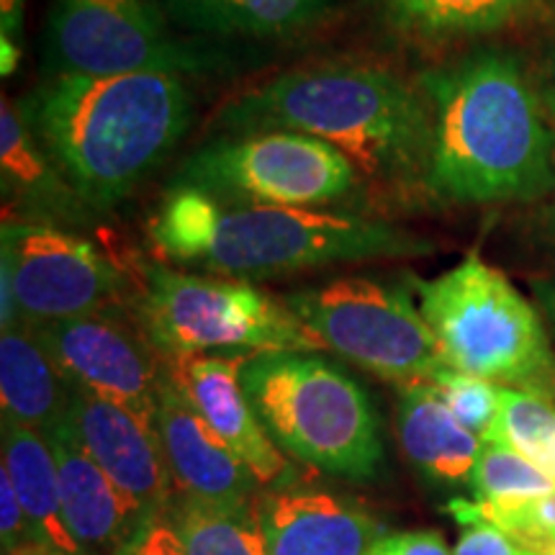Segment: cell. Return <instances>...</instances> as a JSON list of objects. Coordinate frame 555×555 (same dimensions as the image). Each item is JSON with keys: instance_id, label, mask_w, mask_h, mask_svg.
Listing matches in <instances>:
<instances>
[{"instance_id": "cell-28", "label": "cell", "mask_w": 555, "mask_h": 555, "mask_svg": "<svg viewBox=\"0 0 555 555\" xmlns=\"http://www.w3.org/2000/svg\"><path fill=\"white\" fill-rule=\"evenodd\" d=\"M0 543H3V555L24 551V547L39 543L29 519L24 515V506L18 502L11 476L3 468H0Z\"/></svg>"}, {"instance_id": "cell-16", "label": "cell", "mask_w": 555, "mask_h": 555, "mask_svg": "<svg viewBox=\"0 0 555 555\" xmlns=\"http://www.w3.org/2000/svg\"><path fill=\"white\" fill-rule=\"evenodd\" d=\"M157 433L178 494L214 504L253 502L255 476L172 386L170 376L159 388Z\"/></svg>"}, {"instance_id": "cell-12", "label": "cell", "mask_w": 555, "mask_h": 555, "mask_svg": "<svg viewBox=\"0 0 555 555\" xmlns=\"http://www.w3.org/2000/svg\"><path fill=\"white\" fill-rule=\"evenodd\" d=\"M69 386L127 406L157 425L159 388L168 363L157 356L142 327L114 311H99L31 327Z\"/></svg>"}, {"instance_id": "cell-19", "label": "cell", "mask_w": 555, "mask_h": 555, "mask_svg": "<svg viewBox=\"0 0 555 555\" xmlns=\"http://www.w3.org/2000/svg\"><path fill=\"white\" fill-rule=\"evenodd\" d=\"M73 388L52 363L31 327L3 330L0 335V409L3 422L52 433L69 412Z\"/></svg>"}, {"instance_id": "cell-7", "label": "cell", "mask_w": 555, "mask_h": 555, "mask_svg": "<svg viewBox=\"0 0 555 555\" xmlns=\"http://www.w3.org/2000/svg\"><path fill=\"white\" fill-rule=\"evenodd\" d=\"M139 327L168 360L185 356H262L327 350L286 298L249 281L150 266L137 304Z\"/></svg>"}, {"instance_id": "cell-29", "label": "cell", "mask_w": 555, "mask_h": 555, "mask_svg": "<svg viewBox=\"0 0 555 555\" xmlns=\"http://www.w3.org/2000/svg\"><path fill=\"white\" fill-rule=\"evenodd\" d=\"M453 555H540L491 525H468L457 538Z\"/></svg>"}, {"instance_id": "cell-35", "label": "cell", "mask_w": 555, "mask_h": 555, "mask_svg": "<svg viewBox=\"0 0 555 555\" xmlns=\"http://www.w3.org/2000/svg\"><path fill=\"white\" fill-rule=\"evenodd\" d=\"M0 47H3V75H11L18 62V44L16 41L0 37Z\"/></svg>"}, {"instance_id": "cell-9", "label": "cell", "mask_w": 555, "mask_h": 555, "mask_svg": "<svg viewBox=\"0 0 555 555\" xmlns=\"http://www.w3.org/2000/svg\"><path fill=\"white\" fill-rule=\"evenodd\" d=\"M358 170L322 139L298 131H242L189 157L176 185L255 206L309 208L339 204L358 189Z\"/></svg>"}, {"instance_id": "cell-23", "label": "cell", "mask_w": 555, "mask_h": 555, "mask_svg": "<svg viewBox=\"0 0 555 555\" xmlns=\"http://www.w3.org/2000/svg\"><path fill=\"white\" fill-rule=\"evenodd\" d=\"M386 18L416 39H457L515 26L551 0H378Z\"/></svg>"}, {"instance_id": "cell-4", "label": "cell", "mask_w": 555, "mask_h": 555, "mask_svg": "<svg viewBox=\"0 0 555 555\" xmlns=\"http://www.w3.org/2000/svg\"><path fill=\"white\" fill-rule=\"evenodd\" d=\"M150 240L180 268L234 281L433 253L425 240L384 219L240 204L189 185H172L163 198L150 221Z\"/></svg>"}, {"instance_id": "cell-36", "label": "cell", "mask_w": 555, "mask_h": 555, "mask_svg": "<svg viewBox=\"0 0 555 555\" xmlns=\"http://www.w3.org/2000/svg\"><path fill=\"white\" fill-rule=\"evenodd\" d=\"M9 555H62V553L52 551V547H47L41 543H34L29 547H24V551H16V553H9Z\"/></svg>"}, {"instance_id": "cell-26", "label": "cell", "mask_w": 555, "mask_h": 555, "mask_svg": "<svg viewBox=\"0 0 555 555\" xmlns=\"http://www.w3.org/2000/svg\"><path fill=\"white\" fill-rule=\"evenodd\" d=\"M470 491L476 502H506V499L540 496L555 483L515 450L481 442V453L470 474Z\"/></svg>"}, {"instance_id": "cell-32", "label": "cell", "mask_w": 555, "mask_h": 555, "mask_svg": "<svg viewBox=\"0 0 555 555\" xmlns=\"http://www.w3.org/2000/svg\"><path fill=\"white\" fill-rule=\"evenodd\" d=\"M535 88H538L540 101H543L547 119L555 121V41L545 50L543 60H540L538 75H535Z\"/></svg>"}, {"instance_id": "cell-10", "label": "cell", "mask_w": 555, "mask_h": 555, "mask_svg": "<svg viewBox=\"0 0 555 555\" xmlns=\"http://www.w3.org/2000/svg\"><path fill=\"white\" fill-rule=\"evenodd\" d=\"M0 273L11 278L26 327L114 311L124 294V275L108 255L47 221H3Z\"/></svg>"}, {"instance_id": "cell-3", "label": "cell", "mask_w": 555, "mask_h": 555, "mask_svg": "<svg viewBox=\"0 0 555 555\" xmlns=\"http://www.w3.org/2000/svg\"><path fill=\"white\" fill-rule=\"evenodd\" d=\"M219 124L237 134L283 129L317 137L376 189H420L427 196V99L386 67L343 62L296 69L227 103Z\"/></svg>"}, {"instance_id": "cell-18", "label": "cell", "mask_w": 555, "mask_h": 555, "mask_svg": "<svg viewBox=\"0 0 555 555\" xmlns=\"http://www.w3.org/2000/svg\"><path fill=\"white\" fill-rule=\"evenodd\" d=\"M397 435L406 461L429 481L448 486L470 481L481 440L450 414L433 384L401 388Z\"/></svg>"}, {"instance_id": "cell-17", "label": "cell", "mask_w": 555, "mask_h": 555, "mask_svg": "<svg viewBox=\"0 0 555 555\" xmlns=\"http://www.w3.org/2000/svg\"><path fill=\"white\" fill-rule=\"evenodd\" d=\"M268 555H367L384 538L367 512L324 491L260 496Z\"/></svg>"}, {"instance_id": "cell-24", "label": "cell", "mask_w": 555, "mask_h": 555, "mask_svg": "<svg viewBox=\"0 0 555 555\" xmlns=\"http://www.w3.org/2000/svg\"><path fill=\"white\" fill-rule=\"evenodd\" d=\"M185 555H268L260 496L249 504H214L176 494L163 515Z\"/></svg>"}, {"instance_id": "cell-11", "label": "cell", "mask_w": 555, "mask_h": 555, "mask_svg": "<svg viewBox=\"0 0 555 555\" xmlns=\"http://www.w3.org/2000/svg\"><path fill=\"white\" fill-rule=\"evenodd\" d=\"M52 75L176 73L196 65L170 37L157 0H54Z\"/></svg>"}, {"instance_id": "cell-2", "label": "cell", "mask_w": 555, "mask_h": 555, "mask_svg": "<svg viewBox=\"0 0 555 555\" xmlns=\"http://www.w3.org/2000/svg\"><path fill=\"white\" fill-rule=\"evenodd\" d=\"M21 114L90 211H111L185 134L191 99L176 73L50 75Z\"/></svg>"}, {"instance_id": "cell-38", "label": "cell", "mask_w": 555, "mask_h": 555, "mask_svg": "<svg viewBox=\"0 0 555 555\" xmlns=\"http://www.w3.org/2000/svg\"><path fill=\"white\" fill-rule=\"evenodd\" d=\"M543 555H555V540H551V543H547V547H545V553Z\"/></svg>"}, {"instance_id": "cell-31", "label": "cell", "mask_w": 555, "mask_h": 555, "mask_svg": "<svg viewBox=\"0 0 555 555\" xmlns=\"http://www.w3.org/2000/svg\"><path fill=\"white\" fill-rule=\"evenodd\" d=\"M124 551L127 555H185L183 543L163 519H152Z\"/></svg>"}, {"instance_id": "cell-25", "label": "cell", "mask_w": 555, "mask_h": 555, "mask_svg": "<svg viewBox=\"0 0 555 555\" xmlns=\"http://www.w3.org/2000/svg\"><path fill=\"white\" fill-rule=\"evenodd\" d=\"M483 442L515 450L555 483V404L551 399L502 388L496 422Z\"/></svg>"}, {"instance_id": "cell-14", "label": "cell", "mask_w": 555, "mask_h": 555, "mask_svg": "<svg viewBox=\"0 0 555 555\" xmlns=\"http://www.w3.org/2000/svg\"><path fill=\"white\" fill-rule=\"evenodd\" d=\"M249 356H185L168 360V376L185 401L208 422L245 463L258 483H278L288 476L286 455L249 404L242 386V365Z\"/></svg>"}, {"instance_id": "cell-30", "label": "cell", "mask_w": 555, "mask_h": 555, "mask_svg": "<svg viewBox=\"0 0 555 555\" xmlns=\"http://www.w3.org/2000/svg\"><path fill=\"white\" fill-rule=\"evenodd\" d=\"M367 555H453L440 532L414 530L384 535Z\"/></svg>"}, {"instance_id": "cell-13", "label": "cell", "mask_w": 555, "mask_h": 555, "mask_svg": "<svg viewBox=\"0 0 555 555\" xmlns=\"http://www.w3.org/2000/svg\"><path fill=\"white\" fill-rule=\"evenodd\" d=\"M69 388L73 393L67 416L90 457L150 522L163 519L178 491L157 425L129 412L127 406L99 399L75 386Z\"/></svg>"}, {"instance_id": "cell-33", "label": "cell", "mask_w": 555, "mask_h": 555, "mask_svg": "<svg viewBox=\"0 0 555 555\" xmlns=\"http://www.w3.org/2000/svg\"><path fill=\"white\" fill-rule=\"evenodd\" d=\"M21 18H24V0H3V5H0L3 34H0V37L16 41L21 34Z\"/></svg>"}, {"instance_id": "cell-6", "label": "cell", "mask_w": 555, "mask_h": 555, "mask_svg": "<svg viewBox=\"0 0 555 555\" xmlns=\"http://www.w3.org/2000/svg\"><path fill=\"white\" fill-rule=\"evenodd\" d=\"M414 288L448 367L555 399V350L543 317L502 270L470 255Z\"/></svg>"}, {"instance_id": "cell-34", "label": "cell", "mask_w": 555, "mask_h": 555, "mask_svg": "<svg viewBox=\"0 0 555 555\" xmlns=\"http://www.w3.org/2000/svg\"><path fill=\"white\" fill-rule=\"evenodd\" d=\"M535 296L540 301V309L545 311L547 322H551L553 330H555V278H551V281H538L535 283Z\"/></svg>"}, {"instance_id": "cell-5", "label": "cell", "mask_w": 555, "mask_h": 555, "mask_svg": "<svg viewBox=\"0 0 555 555\" xmlns=\"http://www.w3.org/2000/svg\"><path fill=\"white\" fill-rule=\"evenodd\" d=\"M242 386L266 433L296 461L356 481L376 476V406L345 367L317 352H262L245 360Z\"/></svg>"}, {"instance_id": "cell-21", "label": "cell", "mask_w": 555, "mask_h": 555, "mask_svg": "<svg viewBox=\"0 0 555 555\" xmlns=\"http://www.w3.org/2000/svg\"><path fill=\"white\" fill-rule=\"evenodd\" d=\"M0 176L5 201H21L31 211L75 219L88 208L41 150L18 103L9 99L0 103Z\"/></svg>"}, {"instance_id": "cell-27", "label": "cell", "mask_w": 555, "mask_h": 555, "mask_svg": "<svg viewBox=\"0 0 555 555\" xmlns=\"http://www.w3.org/2000/svg\"><path fill=\"white\" fill-rule=\"evenodd\" d=\"M429 384L442 404L450 409V414L483 442L496 422L502 388L470 373L453 371V367H442Z\"/></svg>"}, {"instance_id": "cell-8", "label": "cell", "mask_w": 555, "mask_h": 555, "mask_svg": "<svg viewBox=\"0 0 555 555\" xmlns=\"http://www.w3.org/2000/svg\"><path fill=\"white\" fill-rule=\"evenodd\" d=\"M286 304L327 350L401 388L429 384L448 367L425 314L401 286L335 278L294 291Z\"/></svg>"}, {"instance_id": "cell-20", "label": "cell", "mask_w": 555, "mask_h": 555, "mask_svg": "<svg viewBox=\"0 0 555 555\" xmlns=\"http://www.w3.org/2000/svg\"><path fill=\"white\" fill-rule=\"evenodd\" d=\"M3 470L11 476L39 543L62 555H82V547L65 522L57 457L47 435L3 422Z\"/></svg>"}, {"instance_id": "cell-15", "label": "cell", "mask_w": 555, "mask_h": 555, "mask_svg": "<svg viewBox=\"0 0 555 555\" xmlns=\"http://www.w3.org/2000/svg\"><path fill=\"white\" fill-rule=\"evenodd\" d=\"M47 440L57 457L65 522L82 547V555L124 551L150 525V519L90 457L69 416L47 433Z\"/></svg>"}, {"instance_id": "cell-39", "label": "cell", "mask_w": 555, "mask_h": 555, "mask_svg": "<svg viewBox=\"0 0 555 555\" xmlns=\"http://www.w3.org/2000/svg\"><path fill=\"white\" fill-rule=\"evenodd\" d=\"M114 555H127V551H119V553H114Z\"/></svg>"}, {"instance_id": "cell-22", "label": "cell", "mask_w": 555, "mask_h": 555, "mask_svg": "<svg viewBox=\"0 0 555 555\" xmlns=\"http://www.w3.org/2000/svg\"><path fill=\"white\" fill-rule=\"evenodd\" d=\"M157 5L193 31L275 39L309 26L330 0H157Z\"/></svg>"}, {"instance_id": "cell-1", "label": "cell", "mask_w": 555, "mask_h": 555, "mask_svg": "<svg viewBox=\"0 0 555 555\" xmlns=\"http://www.w3.org/2000/svg\"><path fill=\"white\" fill-rule=\"evenodd\" d=\"M429 116L427 196L532 201L555 189V134L535 80L512 52L481 50L420 78Z\"/></svg>"}, {"instance_id": "cell-37", "label": "cell", "mask_w": 555, "mask_h": 555, "mask_svg": "<svg viewBox=\"0 0 555 555\" xmlns=\"http://www.w3.org/2000/svg\"><path fill=\"white\" fill-rule=\"evenodd\" d=\"M551 232H553V240H555V189H553V204H551Z\"/></svg>"}]
</instances>
